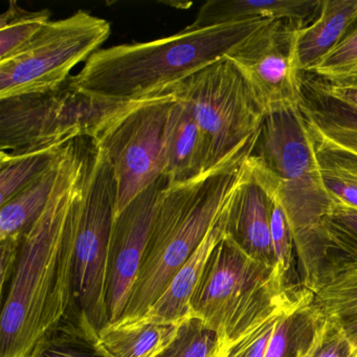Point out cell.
Instances as JSON below:
<instances>
[{
	"instance_id": "6da1fadb",
	"label": "cell",
	"mask_w": 357,
	"mask_h": 357,
	"mask_svg": "<svg viewBox=\"0 0 357 357\" xmlns=\"http://www.w3.org/2000/svg\"><path fill=\"white\" fill-rule=\"evenodd\" d=\"M66 144L53 195L22 236L0 317V357H29L70 310L79 204L93 144Z\"/></svg>"
},
{
	"instance_id": "7a4b0ae2",
	"label": "cell",
	"mask_w": 357,
	"mask_h": 357,
	"mask_svg": "<svg viewBox=\"0 0 357 357\" xmlns=\"http://www.w3.org/2000/svg\"><path fill=\"white\" fill-rule=\"evenodd\" d=\"M246 162L260 185L279 197L291 227L303 287L312 291L329 264L321 221L333 202L321 183L300 106L265 114Z\"/></svg>"
},
{
	"instance_id": "3957f363",
	"label": "cell",
	"mask_w": 357,
	"mask_h": 357,
	"mask_svg": "<svg viewBox=\"0 0 357 357\" xmlns=\"http://www.w3.org/2000/svg\"><path fill=\"white\" fill-rule=\"evenodd\" d=\"M273 20L231 22L148 43L96 52L72 81L89 93L124 101L151 97L227 57Z\"/></svg>"
},
{
	"instance_id": "277c9868",
	"label": "cell",
	"mask_w": 357,
	"mask_h": 357,
	"mask_svg": "<svg viewBox=\"0 0 357 357\" xmlns=\"http://www.w3.org/2000/svg\"><path fill=\"white\" fill-rule=\"evenodd\" d=\"M246 169L245 160L231 170L208 172L162 191L139 275L121 319L142 317L151 308L225 214Z\"/></svg>"
},
{
	"instance_id": "5b68a950",
	"label": "cell",
	"mask_w": 357,
	"mask_h": 357,
	"mask_svg": "<svg viewBox=\"0 0 357 357\" xmlns=\"http://www.w3.org/2000/svg\"><path fill=\"white\" fill-rule=\"evenodd\" d=\"M304 289L286 288L275 269L252 260L225 235L206 261L191 313L233 344Z\"/></svg>"
},
{
	"instance_id": "8992f818",
	"label": "cell",
	"mask_w": 357,
	"mask_h": 357,
	"mask_svg": "<svg viewBox=\"0 0 357 357\" xmlns=\"http://www.w3.org/2000/svg\"><path fill=\"white\" fill-rule=\"evenodd\" d=\"M168 91L197 122L210 172L231 170L250 158L265 114L231 60L222 58Z\"/></svg>"
},
{
	"instance_id": "52a82bcc",
	"label": "cell",
	"mask_w": 357,
	"mask_h": 357,
	"mask_svg": "<svg viewBox=\"0 0 357 357\" xmlns=\"http://www.w3.org/2000/svg\"><path fill=\"white\" fill-rule=\"evenodd\" d=\"M137 101L89 93L72 77L54 91L0 100V151L20 153L79 139L93 141Z\"/></svg>"
},
{
	"instance_id": "ba28073f",
	"label": "cell",
	"mask_w": 357,
	"mask_h": 357,
	"mask_svg": "<svg viewBox=\"0 0 357 357\" xmlns=\"http://www.w3.org/2000/svg\"><path fill=\"white\" fill-rule=\"evenodd\" d=\"M116 204V183L112 165L103 150L93 143L77 219L70 309L84 315L97 333L109 323L108 260Z\"/></svg>"
},
{
	"instance_id": "9c48e42d",
	"label": "cell",
	"mask_w": 357,
	"mask_h": 357,
	"mask_svg": "<svg viewBox=\"0 0 357 357\" xmlns=\"http://www.w3.org/2000/svg\"><path fill=\"white\" fill-rule=\"evenodd\" d=\"M110 33L107 20L83 10L50 22L26 49L0 61V100L59 89L70 80L73 68L99 51Z\"/></svg>"
},
{
	"instance_id": "30bf717a",
	"label": "cell",
	"mask_w": 357,
	"mask_h": 357,
	"mask_svg": "<svg viewBox=\"0 0 357 357\" xmlns=\"http://www.w3.org/2000/svg\"><path fill=\"white\" fill-rule=\"evenodd\" d=\"M174 100L168 89L137 100L91 141L114 170V216L164 175L165 126Z\"/></svg>"
},
{
	"instance_id": "8fae6325",
	"label": "cell",
	"mask_w": 357,
	"mask_h": 357,
	"mask_svg": "<svg viewBox=\"0 0 357 357\" xmlns=\"http://www.w3.org/2000/svg\"><path fill=\"white\" fill-rule=\"evenodd\" d=\"M302 28L288 20H273L227 56L243 75L265 114L300 106L305 75L298 58Z\"/></svg>"
},
{
	"instance_id": "7c38bea8",
	"label": "cell",
	"mask_w": 357,
	"mask_h": 357,
	"mask_svg": "<svg viewBox=\"0 0 357 357\" xmlns=\"http://www.w3.org/2000/svg\"><path fill=\"white\" fill-rule=\"evenodd\" d=\"M169 181L162 175L114 216L108 260L109 323L124 314L149 243L158 200Z\"/></svg>"
},
{
	"instance_id": "4fadbf2b",
	"label": "cell",
	"mask_w": 357,
	"mask_h": 357,
	"mask_svg": "<svg viewBox=\"0 0 357 357\" xmlns=\"http://www.w3.org/2000/svg\"><path fill=\"white\" fill-rule=\"evenodd\" d=\"M246 167L245 176L227 211L225 235L252 260L275 271L271 235V197L255 178L248 162Z\"/></svg>"
},
{
	"instance_id": "5bb4252c",
	"label": "cell",
	"mask_w": 357,
	"mask_h": 357,
	"mask_svg": "<svg viewBox=\"0 0 357 357\" xmlns=\"http://www.w3.org/2000/svg\"><path fill=\"white\" fill-rule=\"evenodd\" d=\"M210 172L204 135L191 110L175 99L164 135V176L169 185L187 183Z\"/></svg>"
},
{
	"instance_id": "9a60e30c",
	"label": "cell",
	"mask_w": 357,
	"mask_h": 357,
	"mask_svg": "<svg viewBox=\"0 0 357 357\" xmlns=\"http://www.w3.org/2000/svg\"><path fill=\"white\" fill-rule=\"evenodd\" d=\"M311 306L346 336L356 355L357 263L332 258L311 291Z\"/></svg>"
},
{
	"instance_id": "2e32d148",
	"label": "cell",
	"mask_w": 357,
	"mask_h": 357,
	"mask_svg": "<svg viewBox=\"0 0 357 357\" xmlns=\"http://www.w3.org/2000/svg\"><path fill=\"white\" fill-rule=\"evenodd\" d=\"M321 0H208L190 30L243 20H288L305 26L319 13Z\"/></svg>"
},
{
	"instance_id": "e0dca14e",
	"label": "cell",
	"mask_w": 357,
	"mask_h": 357,
	"mask_svg": "<svg viewBox=\"0 0 357 357\" xmlns=\"http://www.w3.org/2000/svg\"><path fill=\"white\" fill-rule=\"evenodd\" d=\"M229 204L225 214L208 231L204 241L188 259L185 265L179 269L162 296L142 317L165 323H179L192 314V296L199 283L206 261L215 246L225 236V225Z\"/></svg>"
},
{
	"instance_id": "ac0fdd59",
	"label": "cell",
	"mask_w": 357,
	"mask_h": 357,
	"mask_svg": "<svg viewBox=\"0 0 357 357\" xmlns=\"http://www.w3.org/2000/svg\"><path fill=\"white\" fill-rule=\"evenodd\" d=\"M356 16L357 0H321L314 20L298 31V64L304 74H312L337 47Z\"/></svg>"
},
{
	"instance_id": "d6986e66",
	"label": "cell",
	"mask_w": 357,
	"mask_h": 357,
	"mask_svg": "<svg viewBox=\"0 0 357 357\" xmlns=\"http://www.w3.org/2000/svg\"><path fill=\"white\" fill-rule=\"evenodd\" d=\"M179 324L145 317L120 319L98 333V344L106 357H158L176 335Z\"/></svg>"
},
{
	"instance_id": "ffe728a7",
	"label": "cell",
	"mask_w": 357,
	"mask_h": 357,
	"mask_svg": "<svg viewBox=\"0 0 357 357\" xmlns=\"http://www.w3.org/2000/svg\"><path fill=\"white\" fill-rule=\"evenodd\" d=\"M61 156L57 164L0 206V240L22 237L43 214L57 185Z\"/></svg>"
},
{
	"instance_id": "44dd1931",
	"label": "cell",
	"mask_w": 357,
	"mask_h": 357,
	"mask_svg": "<svg viewBox=\"0 0 357 357\" xmlns=\"http://www.w3.org/2000/svg\"><path fill=\"white\" fill-rule=\"evenodd\" d=\"M321 321L323 317L311 306V292L305 290L284 310L264 357H302Z\"/></svg>"
},
{
	"instance_id": "7402d4cb",
	"label": "cell",
	"mask_w": 357,
	"mask_h": 357,
	"mask_svg": "<svg viewBox=\"0 0 357 357\" xmlns=\"http://www.w3.org/2000/svg\"><path fill=\"white\" fill-rule=\"evenodd\" d=\"M29 357H106L98 333L84 315L70 309L37 342Z\"/></svg>"
},
{
	"instance_id": "603a6c76",
	"label": "cell",
	"mask_w": 357,
	"mask_h": 357,
	"mask_svg": "<svg viewBox=\"0 0 357 357\" xmlns=\"http://www.w3.org/2000/svg\"><path fill=\"white\" fill-rule=\"evenodd\" d=\"M64 147L53 146L20 153L0 151V206L57 164Z\"/></svg>"
},
{
	"instance_id": "cb8c5ba5",
	"label": "cell",
	"mask_w": 357,
	"mask_h": 357,
	"mask_svg": "<svg viewBox=\"0 0 357 357\" xmlns=\"http://www.w3.org/2000/svg\"><path fill=\"white\" fill-rule=\"evenodd\" d=\"M313 145L321 183L332 202L357 208V156Z\"/></svg>"
},
{
	"instance_id": "d4e9b609",
	"label": "cell",
	"mask_w": 357,
	"mask_h": 357,
	"mask_svg": "<svg viewBox=\"0 0 357 357\" xmlns=\"http://www.w3.org/2000/svg\"><path fill=\"white\" fill-rule=\"evenodd\" d=\"M49 10L30 12L15 1L0 16V61L10 59L26 49L51 22Z\"/></svg>"
},
{
	"instance_id": "484cf974",
	"label": "cell",
	"mask_w": 357,
	"mask_h": 357,
	"mask_svg": "<svg viewBox=\"0 0 357 357\" xmlns=\"http://www.w3.org/2000/svg\"><path fill=\"white\" fill-rule=\"evenodd\" d=\"M321 233L330 260L338 257L357 263V208L333 202L321 218Z\"/></svg>"
},
{
	"instance_id": "4316f807",
	"label": "cell",
	"mask_w": 357,
	"mask_h": 357,
	"mask_svg": "<svg viewBox=\"0 0 357 357\" xmlns=\"http://www.w3.org/2000/svg\"><path fill=\"white\" fill-rule=\"evenodd\" d=\"M265 190L271 197V235L275 255V273L288 289L303 287V285L294 281L296 275L294 256L296 250L287 215L277 194L271 190Z\"/></svg>"
},
{
	"instance_id": "83f0119b",
	"label": "cell",
	"mask_w": 357,
	"mask_h": 357,
	"mask_svg": "<svg viewBox=\"0 0 357 357\" xmlns=\"http://www.w3.org/2000/svg\"><path fill=\"white\" fill-rule=\"evenodd\" d=\"M221 340L208 324L191 314L181 321L176 335L158 357H212Z\"/></svg>"
},
{
	"instance_id": "f1b7e54d",
	"label": "cell",
	"mask_w": 357,
	"mask_h": 357,
	"mask_svg": "<svg viewBox=\"0 0 357 357\" xmlns=\"http://www.w3.org/2000/svg\"><path fill=\"white\" fill-rule=\"evenodd\" d=\"M313 75L334 80L357 74V16L349 26L337 47L317 66Z\"/></svg>"
},
{
	"instance_id": "f546056e",
	"label": "cell",
	"mask_w": 357,
	"mask_h": 357,
	"mask_svg": "<svg viewBox=\"0 0 357 357\" xmlns=\"http://www.w3.org/2000/svg\"><path fill=\"white\" fill-rule=\"evenodd\" d=\"M305 290L306 289L303 290L296 298L281 305L279 308L267 315L263 321L257 324L248 333L244 334L239 340L231 344L227 357H264L269 340H271L275 326H277L280 317L283 314L284 310Z\"/></svg>"
},
{
	"instance_id": "4dcf8cb0",
	"label": "cell",
	"mask_w": 357,
	"mask_h": 357,
	"mask_svg": "<svg viewBox=\"0 0 357 357\" xmlns=\"http://www.w3.org/2000/svg\"><path fill=\"white\" fill-rule=\"evenodd\" d=\"M346 336L330 321L323 319L314 337L302 357H354Z\"/></svg>"
},
{
	"instance_id": "1f68e13d",
	"label": "cell",
	"mask_w": 357,
	"mask_h": 357,
	"mask_svg": "<svg viewBox=\"0 0 357 357\" xmlns=\"http://www.w3.org/2000/svg\"><path fill=\"white\" fill-rule=\"evenodd\" d=\"M313 76L319 86L326 93L351 107L357 108V74L334 80H325L315 75Z\"/></svg>"
},
{
	"instance_id": "d6a6232c",
	"label": "cell",
	"mask_w": 357,
	"mask_h": 357,
	"mask_svg": "<svg viewBox=\"0 0 357 357\" xmlns=\"http://www.w3.org/2000/svg\"><path fill=\"white\" fill-rule=\"evenodd\" d=\"M22 237L20 238H7L5 240H0V281H1V292L3 294L6 291V286L9 285L14 271H15L16 264H17L18 256H20V245H22Z\"/></svg>"
},
{
	"instance_id": "836d02e7",
	"label": "cell",
	"mask_w": 357,
	"mask_h": 357,
	"mask_svg": "<svg viewBox=\"0 0 357 357\" xmlns=\"http://www.w3.org/2000/svg\"><path fill=\"white\" fill-rule=\"evenodd\" d=\"M229 347H231V344H229V342H227V340H221L220 344H219L216 352L213 354L212 357H227Z\"/></svg>"
},
{
	"instance_id": "e575fe53",
	"label": "cell",
	"mask_w": 357,
	"mask_h": 357,
	"mask_svg": "<svg viewBox=\"0 0 357 357\" xmlns=\"http://www.w3.org/2000/svg\"><path fill=\"white\" fill-rule=\"evenodd\" d=\"M355 357H357V354H356V355H355Z\"/></svg>"
}]
</instances>
